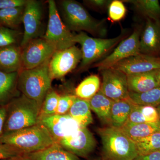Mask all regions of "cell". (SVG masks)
<instances>
[{"label":"cell","instance_id":"38","mask_svg":"<svg viewBox=\"0 0 160 160\" xmlns=\"http://www.w3.org/2000/svg\"><path fill=\"white\" fill-rule=\"evenodd\" d=\"M6 106H0V137L4 133V126L6 122Z\"/></svg>","mask_w":160,"mask_h":160},{"label":"cell","instance_id":"20","mask_svg":"<svg viewBox=\"0 0 160 160\" xmlns=\"http://www.w3.org/2000/svg\"><path fill=\"white\" fill-rule=\"evenodd\" d=\"M26 155L32 160H80L56 142L46 149Z\"/></svg>","mask_w":160,"mask_h":160},{"label":"cell","instance_id":"16","mask_svg":"<svg viewBox=\"0 0 160 160\" xmlns=\"http://www.w3.org/2000/svg\"><path fill=\"white\" fill-rule=\"evenodd\" d=\"M140 53L159 56L160 55V21L146 19V25L141 33Z\"/></svg>","mask_w":160,"mask_h":160},{"label":"cell","instance_id":"17","mask_svg":"<svg viewBox=\"0 0 160 160\" xmlns=\"http://www.w3.org/2000/svg\"><path fill=\"white\" fill-rule=\"evenodd\" d=\"M22 49L17 45L0 47V71L19 72L22 69Z\"/></svg>","mask_w":160,"mask_h":160},{"label":"cell","instance_id":"22","mask_svg":"<svg viewBox=\"0 0 160 160\" xmlns=\"http://www.w3.org/2000/svg\"><path fill=\"white\" fill-rule=\"evenodd\" d=\"M134 105L129 98L113 101L110 113V126L121 128L124 126L128 120Z\"/></svg>","mask_w":160,"mask_h":160},{"label":"cell","instance_id":"41","mask_svg":"<svg viewBox=\"0 0 160 160\" xmlns=\"http://www.w3.org/2000/svg\"><path fill=\"white\" fill-rule=\"evenodd\" d=\"M156 108L157 109L159 119V121H160V105L157 107Z\"/></svg>","mask_w":160,"mask_h":160},{"label":"cell","instance_id":"42","mask_svg":"<svg viewBox=\"0 0 160 160\" xmlns=\"http://www.w3.org/2000/svg\"></svg>","mask_w":160,"mask_h":160},{"label":"cell","instance_id":"28","mask_svg":"<svg viewBox=\"0 0 160 160\" xmlns=\"http://www.w3.org/2000/svg\"><path fill=\"white\" fill-rule=\"evenodd\" d=\"M129 98L135 105L158 107L160 105V86L142 93L129 92Z\"/></svg>","mask_w":160,"mask_h":160},{"label":"cell","instance_id":"5","mask_svg":"<svg viewBox=\"0 0 160 160\" xmlns=\"http://www.w3.org/2000/svg\"><path fill=\"white\" fill-rule=\"evenodd\" d=\"M47 61L33 69H22L18 72V89L22 94L35 101L41 108L48 92L52 89V79Z\"/></svg>","mask_w":160,"mask_h":160},{"label":"cell","instance_id":"25","mask_svg":"<svg viewBox=\"0 0 160 160\" xmlns=\"http://www.w3.org/2000/svg\"><path fill=\"white\" fill-rule=\"evenodd\" d=\"M129 3L140 14L153 21H160V5L158 0H124Z\"/></svg>","mask_w":160,"mask_h":160},{"label":"cell","instance_id":"2","mask_svg":"<svg viewBox=\"0 0 160 160\" xmlns=\"http://www.w3.org/2000/svg\"><path fill=\"white\" fill-rule=\"evenodd\" d=\"M129 30L123 29L119 35L112 38H92L84 32L75 34V42L80 44L82 53L78 70H86L106 58L122 41L129 37Z\"/></svg>","mask_w":160,"mask_h":160},{"label":"cell","instance_id":"14","mask_svg":"<svg viewBox=\"0 0 160 160\" xmlns=\"http://www.w3.org/2000/svg\"><path fill=\"white\" fill-rule=\"evenodd\" d=\"M38 123L46 128L55 142L67 137L77 131L81 127L68 113L54 114L42 118Z\"/></svg>","mask_w":160,"mask_h":160},{"label":"cell","instance_id":"40","mask_svg":"<svg viewBox=\"0 0 160 160\" xmlns=\"http://www.w3.org/2000/svg\"><path fill=\"white\" fill-rule=\"evenodd\" d=\"M154 72L158 83L160 86V69L154 70Z\"/></svg>","mask_w":160,"mask_h":160},{"label":"cell","instance_id":"9","mask_svg":"<svg viewBox=\"0 0 160 160\" xmlns=\"http://www.w3.org/2000/svg\"><path fill=\"white\" fill-rule=\"evenodd\" d=\"M22 49V69H33L50 59L57 51L51 43L42 37L32 40Z\"/></svg>","mask_w":160,"mask_h":160},{"label":"cell","instance_id":"21","mask_svg":"<svg viewBox=\"0 0 160 160\" xmlns=\"http://www.w3.org/2000/svg\"><path fill=\"white\" fill-rule=\"evenodd\" d=\"M88 101L91 110L103 123L110 126V113L113 101L107 98L100 90Z\"/></svg>","mask_w":160,"mask_h":160},{"label":"cell","instance_id":"39","mask_svg":"<svg viewBox=\"0 0 160 160\" xmlns=\"http://www.w3.org/2000/svg\"><path fill=\"white\" fill-rule=\"evenodd\" d=\"M3 160H32L26 154L17 156L9 158Z\"/></svg>","mask_w":160,"mask_h":160},{"label":"cell","instance_id":"24","mask_svg":"<svg viewBox=\"0 0 160 160\" xmlns=\"http://www.w3.org/2000/svg\"><path fill=\"white\" fill-rule=\"evenodd\" d=\"M68 114L76 121L81 128L87 127L93 122L88 100L77 98Z\"/></svg>","mask_w":160,"mask_h":160},{"label":"cell","instance_id":"34","mask_svg":"<svg viewBox=\"0 0 160 160\" xmlns=\"http://www.w3.org/2000/svg\"><path fill=\"white\" fill-rule=\"evenodd\" d=\"M24 155L14 147L0 142V160Z\"/></svg>","mask_w":160,"mask_h":160},{"label":"cell","instance_id":"35","mask_svg":"<svg viewBox=\"0 0 160 160\" xmlns=\"http://www.w3.org/2000/svg\"><path fill=\"white\" fill-rule=\"evenodd\" d=\"M112 0H88L84 2L89 7L99 12L108 10Z\"/></svg>","mask_w":160,"mask_h":160},{"label":"cell","instance_id":"15","mask_svg":"<svg viewBox=\"0 0 160 160\" xmlns=\"http://www.w3.org/2000/svg\"><path fill=\"white\" fill-rule=\"evenodd\" d=\"M112 68L123 72L127 76L150 72L160 69V56L140 53L121 61Z\"/></svg>","mask_w":160,"mask_h":160},{"label":"cell","instance_id":"10","mask_svg":"<svg viewBox=\"0 0 160 160\" xmlns=\"http://www.w3.org/2000/svg\"><path fill=\"white\" fill-rule=\"evenodd\" d=\"M82 59L81 49L76 46L57 50L49 62V71L52 79H61L74 70Z\"/></svg>","mask_w":160,"mask_h":160},{"label":"cell","instance_id":"31","mask_svg":"<svg viewBox=\"0 0 160 160\" xmlns=\"http://www.w3.org/2000/svg\"><path fill=\"white\" fill-rule=\"evenodd\" d=\"M23 34L18 30L0 25V47L17 45Z\"/></svg>","mask_w":160,"mask_h":160},{"label":"cell","instance_id":"8","mask_svg":"<svg viewBox=\"0 0 160 160\" xmlns=\"http://www.w3.org/2000/svg\"><path fill=\"white\" fill-rule=\"evenodd\" d=\"M142 31V26L135 27L132 33L122 41L109 55L92 65L99 71L111 68L123 60L140 53V37Z\"/></svg>","mask_w":160,"mask_h":160},{"label":"cell","instance_id":"13","mask_svg":"<svg viewBox=\"0 0 160 160\" xmlns=\"http://www.w3.org/2000/svg\"><path fill=\"white\" fill-rule=\"evenodd\" d=\"M58 143L67 151L83 158L88 157L97 145L94 137L87 127L80 128L74 133L62 139Z\"/></svg>","mask_w":160,"mask_h":160},{"label":"cell","instance_id":"33","mask_svg":"<svg viewBox=\"0 0 160 160\" xmlns=\"http://www.w3.org/2000/svg\"><path fill=\"white\" fill-rule=\"evenodd\" d=\"M77 98L75 95L60 96L56 114L64 115L68 113Z\"/></svg>","mask_w":160,"mask_h":160},{"label":"cell","instance_id":"19","mask_svg":"<svg viewBox=\"0 0 160 160\" xmlns=\"http://www.w3.org/2000/svg\"><path fill=\"white\" fill-rule=\"evenodd\" d=\"M129 92L142 93L160 86L154 71L127 76Z\"/></svg>","mask_w":160,"mask_h":160},{"label":"cell","instance_id":"29","mask_svg":"<svg viewBox=\"0 0 160 160\" xmlns=\"http://www.w3.org/2000/svg\"><path fill=\"white\" fill-rule=\"evenodd\" d=\"M138 155H145L160 150V132L134 141Z\"/></svg>","mask_w":160,"mask_h":160},{"label":"cell","instance_id":"4","mask_svg":"<svg viewBox=\"0 0 160 160\" xmlns=\"http://www.w3.org/2000/svg\"><path fill=\"white\" fill-rule=\"evenodd\" d=\"M97 131L102 140V160H133L138 156L134 142L121 129L108 126Z\"/></svg>","mask_w":160,"mask_h":160},{"label":"cell","instance_id":"11","mask_svg":"<svg viewBox=\"0 0 160 160\" xmlns=\"http://www.w3.org/2000/svg\"><path fill=\"white\" fill-rule=\"evenodd\" d=\"M100 72L102 78L100 90L103 94L113 101L129 98L127 77L125 73L112 67Z\"/></svg>","mask_w":160,"mask_h":160},{"label":"cell","instance_id":"30","mask_svg":"<svg viewBox=\"0 0 160 160\" xmlns=\"http://www.w3.org/2000/svg\"><path fill=\"white\" fill-rule=\"evenodd\" d=\"M60 95L52 89L46 94L40 109L38 121L46 117L56 114Z\"/></svg>","mask_w":160,"mask_h":160},{"label":"cell","instance_id":"26","mask_svg":"<svg viewBox=\"0 0 160 160\" xmlns=\"http://www.w3.org/2000/svg\"><path fill=\"white\" fill-rule=\"evenodd\" d=\"M101 80L97 75H91L86 78L75 89V95L82 99L89 100L99 91Z\"/></svg>","mask_w":160,"mask_h":160},{"label":"cell","instance_id":"23","mask_svg":"<svg viewBox=\"0 0 160 160\" xmlns=\"http://www.w3.org/2000/svg\"><path fill=\"white\" fill-rule=\"evenodd\" d=\"M133 142L146 137L155 132H160V121L153 123L131 124L126 122L121 128Z\"/></svg>","mask_w":160,"mask_h":160},{"label":"cell","instance_id":"32","mask_svg":"<svg viewBox=\"0 0 160 160\" xmlns=\"http://www.w3.org/2000/svg\"><path fill=\"white\" fill-rule=\"evenodd\" d=\"M108 18L112 22H116L124 18L126 14V8L122 1H112L108 9Z\"/></svg>","mask_w":160,"mask_h":160},{"label":"cell","instance_id":"36","mask_svg":"<svg viewBox=\"0 0 160 160\" xmlns=\"http://www.w3.org/2000/svg\"><path fill=\"white\" fill-rule=\"evenodd\" d=\"M28 0H0V9H12L25 6Z\"/></svg>","mask_w":160,"mask_h":160},{"label":"cell","instance_id":"37","mask_svg":"<svg viewBox=\"0 0 160 160\" xmlns=\"http://www.w3.org/2000/svg\"><path fill=\"white\" fill-rule=\"evenodd\" d=\"M133 160H160V150L149 154L139 155Z\"/></svg>","mask_w":160,"mask_h":160},{"label":"cell","instance_id":"18","mask_svg":"<svg viewBox=\"0 0 160 160\" xmlns=\"http://www.w3.org/2000/svg\"><path fill=\"white\" fill-rule=\"evenodd\" d=\"M18 72L0 71V106H7L21 94L18 89Z\"/></svg>","mask_w":160,"mask_h":160},{"label":"cell","instance_id":"7","mask_svg":"<svg viewBox=\"0 0 160 160\" xmlns=\"http://www.w3.org/2000/svg\"><path fill=\"white\" fill-rule=\"evenodd\" d=\"M49 18L48 25L44 38L50 42L57 50H63L75 46V34L67 28L60 17L53 0L48 1Z\"/></svg>","mask_w":160,"mask_h":160},{"label":"cell","instance_id":"3","mask_svg":"<svg viewBox=\"0 0 160 160\" xmlns=\"http://www.w3.org/2000/svg\"><path fill=\"white\" fill-rule=\"evenodd\" d=\"M0 142L14 147L24 154L41 151L55 142L48 130L39 123L3 134L0 137Z\"/></svg>","mask_w":160,"mask_h":160},{"label":"cell","instance_id":"1","mask_svg":"<svg viewBox=\"0 0 160 160\" xmlns=\"http://www.w3.org/2000/svg\"><path fill=\"white\" fill-rule=\"evenodd\" d=\"M62 20L70 31L88 32L98 38L107 33L106 19H97L89 14L80 3L73 0L61 2Z\"/></svg>","mask_w":160,"mask_h":160},{"label":"cell","instance_id":"6","mask_svg":"<svg viewBox=\"0 0 160 160\" xmlns=\"http://www.w3.org/2000/svg\"><path fill=\"white\" fill-rule=\"evenodd\" d=\"M4 133H9L37 125L41 108L34 100L21 94L6 106Z\"/></svg>","mask_w":160,"mask_h":160},{"label":"cell","instance_id":"12","mask_svg":"<svg viewBox=\"0 0 160 160\" xmlns=\"http://www.w3.org/2000/svg\"><path fill=\"white\" fill-rule=\"evenodd\" d=\"M42 6L41 2L36 0H28L23 14L24 32L20 43L21 48H23L32 40L42 37Z\"/></svg>","mask_w":160,"mask_h":160},{"label":"cell","instance_id":"27","mask_svg":"<svg viewBox=\"0 0 160 160\" xmlns=\"http://www.w3.org/2000/svg\"><path fill=\"white\" fill-rule=\"evenodd\" d=\"M25 6L12 9H0V25L16 29L22 23Z\"/></svg>","mask_w":160,"mask_h":160}]
</instances>
